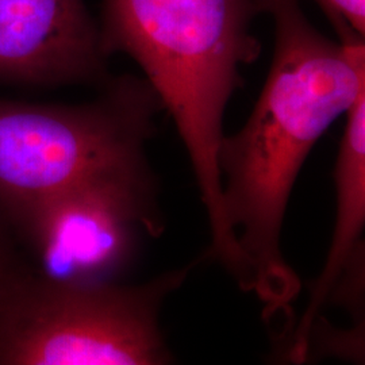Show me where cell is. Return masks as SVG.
<instances>
[{
  "label": "cell",
  "instance_id": "8992f818",
  "mask_svg": "<svg viewBox=\"0 0 365 365\" xmlns=\"http://www.w3.org/2000/svg\"><path fill=\"white\" fill-rule=\"evenodd\" d=\"M107 61L84 0H0V84L101 87Z\"/></svg>",
  "mask_w": 365,
  "mask_h": 365
},
{
  "label": "cell",
  "instance_id": "9c48e42d",
  "mask_svg": "<svg viewBox=\"0 0 365 365\" xmlns=\"http://www.w3.org/2000/svg\"><path fill=\"white\" fill-rule=\"evenodd\" d=\"M336 30L351 27L364 37L365 0H315Z\"/></svg>",
  "mask_w": 365,
  "mask_h": 365
},
{
  "label": "cell",
  "instance_id": "ba28073f",
  "mask_svg": "<svg viewBox=\"0 0 365 365\" xmlns=\"http://www.w3.org/2000/svg\"><path fill=\"white\" fill-rule=\"evenodd\" d=\"M30 267L22 259V247L0 211V300L14 282Z\"/></svg>",
  "mask_w": 365,
  "mask_h": 365
},
{
  "label": "cell",
  "instance_id": "7a4b0ae2",
  "mask_svg": "<svg viewBox=\"0 0 365 365\" xmlns=\"http://www.w3.org/2000/svg\"><path fill=\"white\" fill-rule=\"evenodd\" d=\"M260 13V0H105L98 24L106 56L131 57L173 119L220 253L235 247L218 168L223 117L241 66L260 56L252 33Z\"/></svg>",
  "mask_w": 365,
  "mask_h": 365
},
{
  "label": "cell",
  "instance_id": "6da1fadb",
  "mask_svg": "<svg viewBox=\"0 0 365 365\" xmlns=\"http://www.w3.org/2000/svg\"><path fill=\"white\" fill-rule=\"evenodd\" d=\"M261 10L274 19L272 64L245 125L223 135L218 168L252 292L277 313L300 291L280 247L291 192L319 138L365 91V45L325 37L298 0H261Z\"/></svg>",
  "mask_w": 365,
  "mask_h": 365
},
{
  "label": "cell",
  "instance_id": "277c9868",
  "mask_svg": "<svg viewBox=\"0 0 365 365\" xmlns=\"http://www.w3.org/2000/svg\"><path fill=\"white\" fill-rule=\"evenodd\" d=\"M164 111L144 78L110 76L78 105L0 99V209L146 157Z\"/></svg>",
  "mask_w": 365,
  "mask_h": 365
},
{
  "label": "cell",
  "instance_id": "3957f363",
  "mask_svg": "<svg viewBox=\"0 0 365 365\" xmlns=\"http://www.w3.org/2000/svg\"><path fill=\"white\" fill-rule=\"evenodd\" d=\"M196 262L141 284L53 280L30 267L0 300V365H164L160 325Z\"/></svg>",
  "mask_w": 365,
  "mask_h": 365
},
{
  "label": "cell",
  "instance_id": "5b68a950",
  "mask_svg": "<svg viewBox=\"0 0 365 365\" xmlns=\"http://www.w3.org/2000/svg\"><path fill=\"white\" fill-rule=\"evenodd\" d=\"M33 268L53 280L118 282L144 238L164 232L155 175L145 158L98 172L49 195L0 209Z\"/></svg>",
  "mask_w": 365,
  "mask_h": 365
},
{
  "label": "cell",
  "instance_id": "52a82bcc",
  "mask_svg": "<svg viewBox=\"0 0 365 365\" xmlns=\"http://www.w3.org/2000/svg\"><path fill=\"white\" fill-rule=\"evenodd\" d=\"M334 168L336 223L327 261L310 287V299L291 336L289 359L303 363L304 344L329 295L357 253L364 250L365 91L348 110Z\"/></svg>",
  "mask_w": 365,
  "mask_h": 365
}]
</instances>
